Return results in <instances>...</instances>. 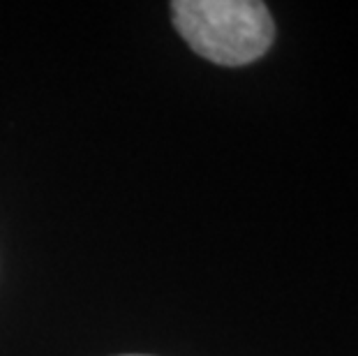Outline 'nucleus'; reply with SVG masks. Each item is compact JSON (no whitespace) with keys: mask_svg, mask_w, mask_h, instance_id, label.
<instances>
[{"mask_svg":"<svg viewBox=\"0 0 358 356\" xmlns=\"http://www.w3.org/2000/svg\"><path fill=\"white\" fill-rule=\"evenodd\" d=\"M171 17L192 51L224 67L252 63L275 40L268 7L257 0H176Z\"/></svg>","mask_w":358,"mask_h":356,"instance_id":"f257e3e1","label":"nucleus"}]
</instances>
